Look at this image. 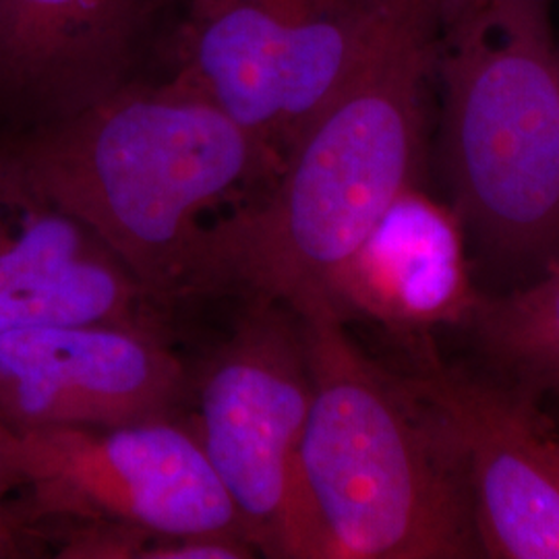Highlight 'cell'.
I'll return each instance as SVG.
<instances>
[{"label":"cell","instance_id":"obj_12","mask_svg":"<svg viewBox=\"0 0 559 559\" xmlns=\"http://www.w3.org/2000/svg\"><path fill=\"white\" fill-rule=\"evenodd\" d=\"M340 316H362L402 336L468 323L480 295L466 233L450 203L417 187L404 191L332 280Z\"/></svg>","mask_w":559,"mask_h":559},{"label":"cell","instance_id":"obj_17","mask_svg":"<svg viewBox=\"0 0 559 559\" xmlns=\"http://www.w3.org/2000/svg\"><path fill=\"white\" fill-rule=\"evenodd\" d=\"M170 2H175V0H170ZM182 2H185V0H182Z\"/></svg>","mask_w":559,"mask_h":559},{"label":"cell","instance_id":"obj_11","mask_svg":"<svg viewBox=\"0 0 559 559\" xmlns=\"http://www.w3.org/2000/svg\"><path fill=\"white\" fill-rule=\"evenodd\" d=\"M156 307L108 247L41 191L0 129V334L83 321L158 328Z\"/></svg>","mask_w":559,"mask_h":559},{"label":"cell","instance_id":"obj_13","mask_svg":"<svg viewBox=\"0 0 559 559\" xmlns=\"http://www.w3.org/2000/svg\"><path fill=\"white\" fill-rule=\"evenodd\" d=\"M498 378L537 399L559 394V265L501 297H480L466 323Z\"/></svg>","mask_w":559,"mask_h":559},{"label":"cell","instance_id":"obj_15","mask_svg":"<svg viewBox=\"0 0 559 559\" xmlns=\"http://www.w3.org/2000/svg\"><path fill=\"white\" fill-rule=\"evenodd\" d=\"M13 489H20V475L7 459L2 441H0V501L4 500Z\"/></svg>","mask_w":559,"mask_h":559},{"label":"cell","instance_id":"obj_4","mask_svg":"<svg viewBox=\"0 0 559 559\" xmlns=\"http://www.w3.org/2000/svg\"><path fill=\"white\" fill-rule=\"evenodd\" d=\"M436 85L441 166L466 239L533 280L558 267L551 0H440Z\"/></svg>","mask_w":559,"mask_h":559},{"label":"cell","instance_id":"obj_7","mask_svg":"<svg viewBox=\"0 0 559 559\" xmlns=\"http://www.w3.org/2000/svg\"><path fill=\"white\" fill-rule=\"evenodd\" d=\"M0 441L27 491L25 522H104L152 537L249 540L200 438L179 417L34 431L0 423Z\"/></svg>","mask_w":559,"mask_h":559},{"label":"cell","instance_id":"obj_2","mask_svg":"<svg viewBox=\"0 0 559 559\" xmlns=\"http://www.w3.org/2000/svg\"><path fill=\"white\" fill-rule=\"evenodd\" d=\"M7 133L41 191L158 305L191 299L207 218L276 177L258 141L173 75L138 78L67 119Z\"/></svg>","mask_w":559,"mask_h":559},{"label":"cell","instance_id":"obj_16","mask_svg":"<svg viewBox=\"0 0 559 559\" xmlns=\"http://www.w3.org/2000/svg\"><path fill=\"white\" fill-rule=\"evenodd\" d=\"M545 443H547L549 462H551L554 473L558 475L559 479V433L554 429V427H551V423H549V427H547V438H545Z\"/></svg>","mask_w":559,"mask_h":559},{"label":"cell","instance_id":"obj_8","mask_svg":"<svg viewBox=\"0 0 559 559\" xmlns=\"http://www.w3.org/2000/svg\"><path fill=\"white\" fill-rule=\"evenodd\" d=\"M191 371L158 328L83 321L0 334V423L13 431L179 417Z\"/></svg>","mask_w":559,"mask_h":559},{"label":"cell","instance_id":"obj_5","mask_svg":"<svg viewBox=\"0 0 559 559\" xmlns=\"http://www.w3.org/2000/svg\"><path fill=\"white\" fill-rule=\"evenodd\" d=\"M311 392L299 316L274 300H240L228 338L191 378V427L265 558L332 559L300 462Z\"/></svg>","mask_w":559,"mask_h":559},{"label":"cell","instance_id":"obj_1","mask_svg":"<svg viewBox=\"0 0 559 559\" xmlns=\"http://www.w3.org/2000/svg\"><path fill=\"white\" fill-rule=\"evenodd\" d=\"M440 0H369L338 92L278 175L207 228L191 297L274 300L328 290L400 195L417 187L436 85Z\"/></svg>","mask_w":559,"mask_h":559},{"label":"cell","instance_id":"obj_18","mask_svg":"<svg viewBox=\"0 0 559 559\" xmlns=\"http://www.w3.org/2000/svg\"><path fill=\"white\" fill-rule=\"evenodd\" d=\"M558 52H559V40H558Z\"/></svg>","mask_w":559,"mask_h":559},{"label":"cell","instance_id":"obj_10","mask_svg":"<svg viewBox=\"0 0 559 559\" xmlns=\"http://www.w3.org/2000/svg\"><path fill=\"white\" fill-rule=\"evenodd\" d=\"M170 0H0V129L67 119L141 78Z\"/></svg>","mask_w":559,"mask_h":559},{"label":"cell","instance_id":"obj_3","mask_svg":"<svg viewBox=\"0 0 559 559\" xmlns=\"http://www.w3.org/2000/svg\"><path fill=\"white\" fill-rule=\"evenodd\" d=\"M295 313L313 385L300 462L332 559L483 558L466 464L436 406L360 350L332 300Z\"/></svg>","mask_w":559,"mask_h":559},{"label":"cell","instance_id":"obj_14","mask_svg":"<svg viewBox=\"0 0 559 559\" xmlns=\"http://www.w3.org/2000/svg\"><path fill=\"white\" fill-rule=\"evenodd\" d=\"M23 524V516L7 510V506L0 501V559L25 556Z\"/></svg>","mask_w":559,"mask_h":559},{"label":"cell","instance_id":"obj_9","mask_svg":"<svg viewBox=\"0 0 559 559\" xmlns=\"http://www.w3.org/2000/svg\"><path fill=\"white\" fill-rule=\"evenodd\" d=\"M413 353L406 376L448 423L466 464L483 556L559 559V479L535 399L448 365L425 336Z\"/></svg>","mask_w":559,"mask_h":559},{"label":"cell","instance_id":"obj_6","mask_svg":"<svg viewBox=\"0 0 559 559\" xmlns=\"http://www.w3.org/2000/svg\"><path fill=\"white\" fill-rule=\"evenodd\" d=\"M369 0H185L173 78L267 152L276 175L346 78Z\"/></svg>","mask_w":559,"mask_h":559}]
</instances>
